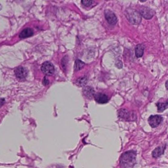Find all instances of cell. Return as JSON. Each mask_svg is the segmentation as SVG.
Here are the masks:
<instances>
[{
    "label": "cell",
    "mask_w": 168,
    "mask_h": 168,
    "mask_svg": "<svg viewBox=\"0 0 168 168\" xmlns=\"http://www.w3.org/2000/svg\"><path fill=\"white\" fill-rule=\"evenodd\" d=\"M144 46L143 44H138L135 48V54L136 57L140 58L143 56L144 53Z\"/></svg>",
    "instance_id": "cell-10"
},
{
    "label": "cell",
    "mask_w": 168,
    "mask_h": 168,
    "mask_svg": "<svg viewBox=\"0 0 168 168\" xmlns=\"http://www.w3.org/2000/svg\"><path fill=\"white\" fill-rule=\"evenodd\" d=\"M93 2L92 1H87V0H85V1H81L82 4L86 7H89L90 5H91Z\"/></svg>",
    "instance_id": "cell-16"
},
{
    "label": "cell",
    "mask_w": 168,
    "mask_h": 168,
    "mask_svg": "<svg viewBox=\"0 0 168 168\" xmlns=\"http://www.w3.org/2000/svg\"><path fill=\"white\" fill-rule=\"evenodd\" d=\"M49 83V81L46 78V77H44L43 80V84H44V85H46L48 84Z\"/></svg>",
    "instance_id": "cell-18"
},
{
    "label": "cell",
    "mask_w": 168,
    "mask_h": 168,
    "mask_svg": "<svg viewBox=\"0 0 168 168\" xmlns=\"http://www.w3.org/2000/svg\"><path fill=\"white\" fill-rule=\"evenodd\" d=\"M126 15L129 21L134 25L139 24L141 22V16L139 12L134 9L128 8L126 11Z\"/></svg>",
    "instance_id": "cell-2"
},
{
    "label": "cell",
    "mask_w": 168,
    "mask_h": 168,
    "mask_svg": "<svg viewBox=\"0 0 168 168\" xmlns=\"http://www.w3.org/2000/svg\"><path fill=\"white\" fill-rule=\"evenodd\" d=\"M157 106L158 110L159 112H162L164 111V110L167 109L168 107V102H166V103H158L157 104Z\"/></svg>",
    "instance_id": "cell-14"
},
{
    "label": "cell",
    "mask_w": 168,
    "mask_h": 168,
    "mask_svg": "<svg viewBox=\"0 0 168 168\" xmlns=\"http://www.w3.org/2000/svg\"><path fill=\"white\" fill-rule=\"evenodd\" d=\"M139 13L147 19L152 18L153 16V12L152 9L147 7H143Z\"/></svg>",
    "instance_id": "cell-6"
},
{
    "label": "cell",
    "mask_w": 168,
    "mask_h": 168,
    "mask_svg": "<svg viewBox=\"0 0 168 168\" xmlns=\"http://www.w3.org/2000/svg\"><path fill=\"white\" fill-rule=\"evenodd\" d=\"M2 6L1 5H0V9H1Z\"/></svg>",
    "instance_id": "cell-20"
},
{
    "label": "cell",
    "mask_w": 168,
    "mask_h": 168,
    "mask_svg": "<svg viewBox=\"0 0 168 168\" xmlns=\"http://www.w3.org/2000/svg\"><path fill=\"white\" fill-rule=\"evenodd\" d=\"M115 65H116V66H117L118 68H119V69L122 68V67H123V64H122V62L121 61H119V60L117 61L116 63H115Z\"/></svg>",
    "instance_id": "cell-17"
},
{
    "label": "cell",
    "mask_w": 168,
    "mask_h": 168,
    "mask_svg": "<svg viewBox=\"0 0 168 168\" xmlns=\"http://www.w3.org/2000/svg\"><path fill=\"white\" fill-rule=\"evenodd\" d=\"M136 163V153L134 151H127L120 158V165L122 168H132Z\"/></svg>",
    "instance_id": "cell-1"
},
{
    "label": "cell",
    "mask_w": 168,
    "mask_h": 168,
    "mask_svg": "<svg viewBox=\"0 0 168 168\" xmlns=\"http://www.w3.org/2000/svg\"><path fill=\"white\" fill-rule=\"evenodd\" d=\"M119 117L124 119H129L130 113L126 110H120L119 113Z\"/></svg>",
    "instance_id": "cell-13"
},
{
    "label": "cell",
    "mask_w": 168,
    "mask_h": 168,
    "mask_svg": "<svg viewBox=\"0 0 168 168\" xmlns=\"http://www.w3.org/2000/svg\"><path fill=\"white\" fill-rule=\"evenodd\" d=\"M15 74L17 78L20 80H24L27 75V71L24 68L19 67L16 69L15 71Z\"/></svg>",
    "instance_id": "cell-7"
},
{
    "label": "cell",
    "mask_w": 168,
    "mask_h": 168,
    "mask_svg": "<svg viewBox=\"0 0 168 168\" xmlns=\"http://www.w3.org/2000/svg\"><path fill=\"white\" fill-rule=\"evenodd\" d=\"M167 84H168L167 81H166V88H167Z\"/></svg>",
    "instance_id": "cell-19"
},
{
    "label": "cell",
    "mask_w": 168,
    "mask_h": 168,
    "mask_svg": "<svg viewBox=\"0 0 168 168\" xmlns=\"http://www.w3.org/2000/svg\"><path fill=\"white\" fill-rule=\"evenodd\" d=\"M94 98L95 101L99 104H105L109 101V99L106 94H103L101 93H98L94 95Z\"/></svg>",
    "instance_id": "cell-8"
},
{
    "label": "cell",
    "mask_w": 168,
    "mask_h": 168,
    "mask_svg": "<svg viewBox=\"0 0 168 168\" xmlns=\"http://www.w3.org/2000/svg\"><path fill=\"white\" fill-rule=\"evenodd\" d=\"M163 118L159 115H152L148 118V123L152 128H156L159 126Z\"/></svg>",
    "instance_id": "cell-5"
},
{
    "label": "cell",
    "mask_w": 168,
    "mask_h": 168,
    "mask_svg": "<svg viewBox=\"0 0 168 168\" xmlns=\"http://www.w3.org/2000/svg\"><path fill=\"white\" fill-rule=\"evenodd\" d=\"M105 18L109 24L111 25H115L117 22V19L115 14L110 9H106L105 12Z\"/></svg>",
    "instance_id": "cell-3"
},
{
    "label": "cell",
    "mask_w": 168,
    "mask_h": 168,
    "mask_svg": "<svg viewBox=\"0 0 168 168\" xmlns=\"http://www.w3.org/2000/svg\"><path fill=\"white\" fill-rule=\"evenodd\" d=\"M85 63L80 60L77 59L74 64V69L76 71L81 70L84 66Z\"/></svg>",
    "instance_id": "cell-12"
},
{
    "label": "cell",
    "mask_w": 168,
    "mask_h": 168,
    "mask_svg": "<svg viewBox=\"0 0 168 168\" xmlns=\"http://www.w3.org/2000/svg\"><path fill=\"white\" fill-rule=\"evenodd\" d=\"M34 34L33 30L31 28H26L24 30H23L20 34L19 37L21 38H27L30 37Z\"/></svg>",
    "instance_id": "cell-9"
},
{
    "label": "cell",
    "mask_w": 168,
    "mask_h": 168,
    "mask_svg": "<svg viewBox=\"0 0 168 168\" xmlns=\"http://www.w3.org/2000/svg\"><path fill=\"white\" fill-rule=\"evenodd\" d=\"M41 70L44 74L51 76L53 74L54 71V68L53 64L51 62H45L42 64Z\"/></svg>",
    "instance_id": "cell-4"
},
{
    "label": "cell",
    "mask_w": 168,
    "mask_h": 168,
    "mask_svg": "<svg viewBox=\"0 0 168 168\" xmlns=\"http://www.w3.org/2000/svg\"><path fill=\"white\" fill-rule=\"evenodd\" d=\"M87 81V79L85 77H81V78H78V80H77V84L79 85V86H84L86 84Z\"/></svg>",
    "instance_id": "cell-15"
},
{
    "label": "cell",
    "mask_w": 168,
    "mask_h": 168,
    "mask_svg": "<svg viewBox=\"0 0 168 168\" xmlns=\"http://www.w3.org/2000/svg\"><path fill=\"white\" fill-rule=\"evenodd\" d=\"M164 147H158L154 150L152 152V155L154 158L159 157V156L164 153Z\"/></svg>",
    "instance_id": "cell-11"
}]
</instances>
